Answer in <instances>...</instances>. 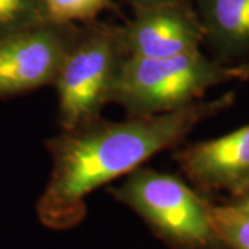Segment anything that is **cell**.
Here are the masks:
<instances>
[{
	"instance_id": "8",
	"label": "cell",
	"mask_w": 249,
	"mask_h": 249,
	"mask_svg": "<svg viewBox=\"0 0 249 249\" xmlns=\"http://www.w3.org/2000/svg\"><path fill=\"white\" fill-rule=\"evenodd\" d=\"M205 40L222 57L249 52V0H196Z\"/></svg>"
},
{
	"instance_id": "10",
	"label": "cell",
	"mask_w": 249,
	"mask_h": 249,
	"mask_svg": "<svg viewBox=\"0 0 249 249\" xmlns=\"http://www.w3.org/2000/svg\"><path fill=\"white\" fill-rule=\"evenodd\" d=\"M49 19L42 0H0V39Z\"/></svg>"
},
{
	"instance_id": "14",
	"label": "cell",
	"mask_w": 249,
	"mask_h": 249,
	"mask_svg": "<svg viewBox=\"0 0 249 249\" xmlns=\"http://www.w3.org/2000/svg\"><path fill=\"white\" fill-rule=\"evenodd\" d=\"M234 204L238 205V206H241V208H244V209H248L249 211V191L244 193V194L240 196H235Z\"/></svg>"
},
{
	"instance_id": "11",
	"label": "cell",
	"mask_w": 249,
	"mask_h": 249,
	"mask_svg": "<svg viewBox=\"0 0 249 249\" xmlns=\"http://www.w3.org/2000/svg\"><path fill=\"white\" fill-rule=\"evenodd\" d=\"M50 19L67 24H89L108 10L114 0H42Z\"/></svg>"
},
{
	"instance_id": "6",
	"label": "cell",
	"mask_w": 249,
	"mask_h": 249,
	"mask_svg": "<svg viewBox=\"0 0 249 249\" xmlns=\"http://www.w3.org/2000/svg\"><path fill=\"white\" fill-rule=\"evenodd\" d=\"M127 57L163 58L199 50L204 28L188 0H169L133 10L121 25Z\"/></svg>"
},
{
	"instance_id": "1",
	"label": "cell",
	"mask_w": 249,
	"mask_h": 249,
	"mask_svg": "<svg viewBox=\"0 0 249 249\" xmlns=\"http://www.w3.org/2000/svg\"><path fill=\"white\" fill-rule=\"evenodd\" d=\"M231 103L232 94H226L166 114L127 116L118 122L98 118L61 130L46 142L52 173L36 204L37 219L58 231L78 226L86 216L89 194L178 145L199 122Z\"/></svg>"
},
{
	"instance_id": "9",
	"label": "cell",
	"mask_w": 249,
	"mask_h": 249,
	"mask_svg": "<svg viewBox=\"0 0 249 249\" xmlns=\"http://www.w3.org/2000/svg\"><path fill=\"white\" fill-rule=\"evenodd\" d=\"M211 219L224 249H249V211L234 202L209 206Z\"/></svg>"
},
{
	"instance_id": "5",
	"label": "cell",
	"mask_w": 249,
	"mask_h": 249,
	"mask_svg": "<svg viewBox=\"0 0 249 249\" xmlns=\"http://www.w3.org/2000/svg\"><path fill=\"white\" fill-rule=\"evenodd\" d=\"M78 29L49 19L0 39V100L54 85Z\"/></svg>"
},
{
	"instance_id": "3",
	"label": "cell",
	"mask_w": 249,
	"mask_h": 249,
	"mask_svg": "<svg viewBox=\"0 0 249 249\" xmlns=\"http://www.w3.org/2000/svg\"><path fill=\"white\" fill-rule=\"evenodd\" d=\"M230 79V67L199 50L163 58L126 57L111 103L127 116L166 114L194 104L206 90Z\"/></svg>"
},
{
	"instance_id": "2",
	"label": "cell",
	"mask_w": 249,
	"mask_h": 249,
	"mask_svg": "<svg viewBox=\"0 0 249 249\" xmlns=\"http://www.w3.org/2000/svg\"><path fill=\"white\" fill-rule=\"evenodd\" d=\"M170 249H224L205 198L175 175L137 168L109 188Z\"/></svg>"
},
{
	"instance_id": "12",
	"label": "cell",
	"mask_w": 249,
	"mask_h": 249,
	"mask_svg": "<svg viewBox=\"0 0 249 249\" xmlns=\"http://www.w3.org/2000/svg\"><path fill=\"white\" fill-rule=\"evenodd\" d=\"M230 72H231L232 79H249V62L241 64V65H237V67H230Z\"/></svg>"
},
{
	"instance_id": "7",
	"label": "cell",
	"mask_w": 249,
	"mask_h": 249,
	"mask_svg": "<svg viewBox=\"0 0 249 249\" xmlns=\"http://www.w3.org/2000/svg\"><path fill=\"white\" fill-rule=\"evenodd\" d=\"M187 178L208 191H249V124L222 137L191 144L176 154Z\"/></svg>"
},
{
	"instance_id": "13",
	"label": "cell",
	"mask_w": 249,
	"mask_h": 249,
	"mask_svg": "<svg viewBox=\"0 0 249 249\" xmlns=\"http://www.w3.org/2000/svg\"><path fill=\"white\" fill-rule=\"evenodd\" d=\"M124 3L130 4L132 9H139V7H145V6H151V4H157V3H162V1H169V0H124Z\"/></svg>"
},
{
	"instance_id": "4",
	"label": "cell",
	"mask_w": 249,
	"mask_h": 249,
	"mask_svg": "<svg viewBox=\"0 0 249 249\" xmlns=\"http://www.w3.org/2000/svg\"><path fill=\"white\" fill-rule=\"evenodd\" d=\"M126 57L119 25L93 21L79 27L53 85L61 130L101 118Z\"/></svg>"
}]
</instances>
